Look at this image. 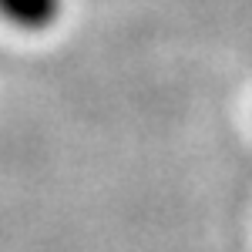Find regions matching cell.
<instances>
[{
  "label": "cell",
  "mask_w": 252,
  "mask_h": 252,
  "mask_svg": "<svg viewBox=\"0 0 252 252\" xmlns=\"http://www.w3.org/2000/svg\"><path fill=\"white\" fill-rule=\"evenodd\" d=\"M64 10V0H0V17L17 31H47Z\"/></svg>",
  "instance_id": "6da1fadb"
}]
</instances>
